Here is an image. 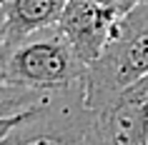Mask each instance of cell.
<instances>
[{"instance_id":"obj_8","label":"cell","mask_w":148,"mask_h":145,"mask_svg":"<svg viewBox=\"0 0 148 145\" xmlns=\"http://www.w3.org/2000/svg\"><path fill=\"white\" fill-rule=\"evenodd\" d=\"M88 3L101 5V8H106V10H113L118 15H125V13H131V10L138 5V0H88Z\"/></svg>"},{"instance_id":"obj_3","label":"cell","mask_w":148,"mask_h":145,"mask_svg":"<svg viewBox=\"0 0 148 145\" xmlns=\"http://www.w3.org/2000/svg\"><path fill=\"white\" fill-rule=\"evenodd\" d=\"M148 75V3H140L118 20L103 55L88 68V105L101 110L113 95Z\"/></svg>"},{"instance_id":"obj_5","label":"cell","mask_w":148,"mask_h":145,"mask_svg":"<svg viewBox=\"0 0 148 145\" xmlns=\"http://www.w3.org/2000/svg\"><path fill=\"white\" fill-rule=\"evenodd\" d=\"M108 145H148V75L98 110Z\"/></svg>"},{"instance_id":"obj_7","label":"cell","mask_w":148,"mask_h":145,"mask_svg":"<svg viewBox=\"0 0 148 145\" xmlns=\"http://www.w3.org/2000/svg\"><path fill=\"white\" fill-rule=\"evenodd\" d=\"M48 95H35V93L20 90V88H13L3 80V73H0V108H10L15 113H28L33 108H38Z\"/></svg>"},{"instance_id":"obj_4","label":"cell","mask_w":148,"mask_h":145,"mask_svg":"<svg viewBox=\"0 0 148 145\" xmlns=\"http://www.w3.org/2000/svg\"><path fill=\"white\" fill-rule=\"evenodd\" d=\"M121 18L123 15L106 10L101 5H93L88 0H68L58 20V28L73 45L75 55L90 68L110 43Z\"/></svg>"},{"instance_id":"obj_6","label":"cell","mask_w":148,"mask_h":145,"mask_svg":"<svg viewBox=\"0 0 148 145\" xmlns=\"http://www.w3.org/2000/svg\"><path fill=\"white\" fill-rule=\"evenodd\" d=\"M65 3L68 0H8L5 3L8 45L43 30V28L58 25Z\"/></svg>"},{"instance_id":"obj_2","label":"cell","mask_w":148,"mask_h":145,"mask_svg":"<svg viewBox=\"0 0 148 145\" xmlns=\"http://www.w3.org/2000/svg\"><path fill=\"white\" fill-rule=\"evenodd\" d=\"M3 145H108L101 115L88 105L86 83L48 95Z\"/></svg>"},{"instance_id":"obj_1","label":"cell","mask_w":148,"mask_h":145,"mask_svg":"<svg viewBox=\"0 0 148 145\" xmlns=\"http://www.w3.org/2000/svg\"><path fill=\"white\" fill-rule=\"evenodd\" d=\"M3 80L13 88L55 95L86 83L88 65L80 60L58 25L43 28L0 53Z\"/></svg>"},{"instance_id":"obj_9","label":"cell","mask_w":148,"mask_h":145,"mask_svg":"<svg viewBox=\"0 0 148 145\" xmlns=\"http://www.w3.org/2000/svg\"><path fill=\"white\" fill-rule=\"evenodd\" d=\"M8 45V20H5V8H0V53Z\"/></svg>"},{"instance_id":"obj_10","label":"cell","mask_w":148,"mask_h":145,"mask_svg":"<svg viewBox=\"0 0 148 145\" xmlns=\"http://www.w3.org/2000/svg\"><path fill=\"white\" fill-rule=\"evenodd\" d=\"M5 3H8V0H0V8H5Z\"/></svg>"},{"instance_id":"obj_11","label":"cell","mask_w":148,"mask_h":145,"mask_svg":"<svg viewBox=\"0 0 148 145\" xmlns=\"http://www.w3.org/2000/svg\"><path fill=\"white\" fill-rule=\"evenodd\" d=\"M140 3H148V0H138V5H140Z\"/></svg>"}]
</instances>
